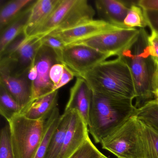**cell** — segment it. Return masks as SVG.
I'll return each mask as SVG.
<instances>
[{
	"instance_id": "obj_1",
	"label": "cell",
	"mask_w": 158,
	"mask_h": 158,
	"mask_svg": "<svg viewBox=\"0 0 158 158\" xmlns=\"http://www.w3.org/2000/svg\"><path fill=\"white\" fill-rule=\"evenodd\" d=\"M148 36L144 28H140L138 36L118 56L130 69L135 89L137 109L156 100L153 85L158 66L151 54Z\"/></svg>"
},
{
	"instance_id": "obj_2",
	"label": "cell",
	"mask_w": 158,
	"mask_h": 158,
	"mask_svg": "<svg viewBox=\"0 0 158 158\" xmlns=\"http://www.w3.org/2000/svg\"><path fill=\"white\" fill-rule=\"evenodd\" d=\"M93 92L89 132L97 143L120 127L135 113L133 100L119 98Z\"/></svg>"
},
{
	"instance_id": "obj_3",
	"label": "cell",
	"mask_w": 158,
	"mask_h": 158,
	"mask_svg": "<svg viewBox=\"0 0 158 158\" xmlns=\"http://www.w3.org/2000/svg\"><path fill=\"white\" fill-rule=\"evenodd\" d=\"M80 77L86 81L93 92L119 98H135V89L130 69L119 57L102 62Z\"/></svg>"
},
{
	"instance_id": "obj_4",
	"label": "cell",
	"mask_w": 158,
	"mask_h": 158,
	"mask_svg": "<svg viewBox=\"0 0 158 158\" xmlns=\"http://www.w3.org/2000/svg\"><path fill=\"white\" fill-rule=\"evenodd\" d=\"M50 115L40 120H33L19 114L8 123L15 158H35L44 137Z\"/></svg>"
},
{
	"instance_id": "obj_5",
	"label": "cell",
	"mask_w": 158,
	"mask_h": 158,
	"mask_svg": "<svg viewBox=\"0 0 158 158\" xmlns=\"http://www.w3.org/2000/svg\"><path fill=\"white\" fill-rule=\"evenodd\" d=\"M95 11L87 0H61L46 22L29 37L42 38L92 20Z\"/></svg>"
},
{
	"instance_id": "obj_6",
	"label": "cell",
	"mask_w": 158,
	"mask_h": 158,
	"mask_svg": "<svg viewBox=\"0 0 158 158\" xmlns=\"http://www.w3.org/2000/svg\"><path fill=\"white\" fill-rule=\"evenodd\" d=\"M42 46L41 38L20 35L0 54V72L15 77L26 73L35 64Z\"/></svg>"
},
{
	"instance_id": "obj_7",
	"label": "cell",
	"mask_w": 158,
	"mask_h": 158,
	"mask_svg": "<svg viewBox=\"0 0 158 158\" xmlns=\"http://www.w3.org/2000/svg\"><path fill=\"white\" fill-rule=\"evenodd\" d=\"M102 147L118 158H143L139 124L133 116L107 136Z\"/></svg>"
},
{
	"instance_id": "obj_8",
	"label": "cell",
	"mask_w": 158,
	"mask_h": 158,
	"mask_svg": "<svg viewBox=\"0 0 158 158\" xmlns=\"http://www.w3.org/2000/svg\"><path fill=\"white\" fill-rule=\"evenodd\" d=\"M111 56L90 47L70 45L64 47L58 58L60 64L68 67L76 77H80Z\"/></svg>"
},
{
	"instance_id": "obj_9",
	"label": "cell",
	"mask_w": 158,
	"mask_h": 158,
	"mask_svg": "<svg viewBox=\"0 0 158 158\" xmlns=\"http://www.w3.org/2000/svg\"><path fill=\"white\" fill-rule=\"evenodd\" d=\"M139 31V28H119L68 45L86 46L112 56H118L138 36Z\"/></svg>"
},
{
	"instance_id": "obj_10",
	"label": "cell",
	"mask_w": 158,
	"mask_h": 158,
	"mask_svg": "<svg viewBox=\"0 0 158 158\" xmlns=\"http://www.w3.org/2000/svg\"><path fill=\"white\" fill-rule=\"evenodd\" d=\"M57 63H60L55 51L48 47L42 46L35 60L37 77L31 84V102L53 92L54 85L50 78V71L51 67Z\"/></svg>"
},
{
	"instance_id": "obj_11",
	"label": "cell",
	"mask_w": 158,
	"mask_h": 158,
	"mask_svg": "<svg viewBox=\"0 0 158 158\" xmlns=\"http://www.w3.org/2000/svg\"><path fill=\"white\" fill-rule=\"evenodd\" d=\"M119 28L121 27L102 20L92 19L65 30L53 32L49 35L60 40L66 46Z\"/></svg>"
},
{
	"instance_id": "obj_12",
	"label": "cell",
	"mask_w": 158,
	"mask_h": 158,
	"mask_svg": "<svg viewBox=\"0 0 158 158\" xmlns=\"http://www.w3.org/2000/svg\"><path fill=\"white\" fill-rule=\"evenodd\" d=\"M88 127L76 110L71 111V118L59 158H69L85 143L89 135Z\"/></svg>"
},
{
	"instance_id": "obj_13",
	"label": "cell",
	"mask_w": 158,
	"mask_h": 158,
	"mask_svg": "<svg viewBox=\"0 0 158 158\" xmlns=\"http://www.w3.org/2000/svg\"><path fill=\"white\" fill-rule=\"evenodd\" d=\"M92 97L93 92L87 83L83 78L77 77L74 85L70 89L69 100L64 111L76 110L88 127Z\"/></svg>"
},
{
	"instance_id": "obj_14",
	"label": "cell",
	"mask_w": 158,
	"mask_h": 158,
	"mask_svg": "<svg viewBox=\"0 0 158 158\" xmlns=\"http://www.w3.org/2000/svg\"><path fill=\"white\" fill-rule=\"evenodd\" d=\"M27 73L21 76L15 77L8 73L0 72V85L17 102L21 112L28 106L32 99V83L27 77Z\"/></svg>"
},
{
	"instance_id": "obj_15",
	"label": "cell",
	"mask_w": 158,
	"mask_h": 158,
	"mask_svg": "<svg viewBox=\"0 0 158 158\" xmlns=\"http://www.w3.org/2000/svg\"><path fill=\"white\" fill-rule=\"evenodd\" d=\"M132 4L129 5L125 2L117 0H96L95 1L99 20L121 28H127L124 25V21Z\"/></svg>"
},
{
	"instance_id": "obj_16",
	"label": "cell",
	"mask_w": 158,
	"mask_h": 158,
	"mask_svg": "<svg viewBox=\"0 0 158 158\" xmlns=\"http://www.w3.org/2000/svg\"><path fill=\"white\" fill-rule=\"evenodd\" d=\"M61 0H38L31 6L28 22L24 30V35L29 37L38 29L50 16Z\"/></svg>"
},
{
	"instance_id": "obj_17",
	"label": "cell",
	"mask_w": 158,
	"mask_h": 158,
	"mask_svg": "<svg viewBox=\"0 0 158 158\" xmlns=\"http://www.w3.org/2000/svg\"><path fill=\"white\" fill-rule=\"evenodd\" d=\"M58 90L51 92L30 102L20 114L33 120H40L49 116L58 107Z\"/></svg>"
},
{
	"instance_id": "obj_18",
	"label": "cell",
	"mask_w": 158,
	"mask_h": 158,
	"mask_svg": "<svg viewBox=\"0 0 158 158\" xmlns=\"http://www.w3.org/2000/svg\"><path fill=\"white\" fill-rule=\"evenodd\" d=\"M32 3L26 7L10 23L0 32V54L16 38L24 34L25 27L30 16Z\"/></svg>"
},
{
	"instance_id": "obj_19",
	"label": "cell",
	"mask_w": 158,
	"mask_h": 158,
	"mask_svg": "<svg viewBox=\"0 0 158 158\" xmlns=\"http://www.w3.org/2000/svg\"><path fill=\"white\" fill-rule=\"evenodd\" d=\"M71 118V111H64L61 115L60 123L52 138L43 158H59Z\"/></svg>"
},
{
	"instance_id": "obj_20",
	"label": "cell",
	"mask_w": 158,
	"mask_h": 158,
	"mask_svg": "<svg viewBox=\"0 0 158 158\" xmlns=\"http://www.w3.org/2000/svg\"><path fill=\"white\" fill-rule=\"evenodd\" d=\"M34 1V0H11L2 5L0 10V32Z\"/></svg>"
},
{
	"instance_id": "obj_21",
	"label": "cell",
	"mask_w": 158,
	"mask_h": 158,
	"mask_svg": "<svg viewBox=\"0 0 158 158\" xmlns=\"http://www.w3.org/2000/svg\"><path fill=\"white\" fill-rule=\"evenodd\" d=\"M138 121L140 130L143 158H158V133Z\"/></svg>"
},
{
	"instance_id": "obj_22",
	"label": "cell",
	"mask_w": 158,
	"mask_h": 158,
	"mask_svg": "<svg viewBox=\"0 0 158 158\" xmlns=\"http://www.w3.org/2000/svg\"><path fill=\"white\" fill-rule=\"evenodd\" d=\"M134 116L158 133V101H151L137 109Z\"/></svg>"
},
{
	"instance_id": "obj_23",
	"label": "cell",
	"mask_w": 158,
	"mask_h": 158,
	"mask_svg": "<svg viewBox=\"0 0 158 158\" xmlns=\"http://www.w3.org/2000/svg\"><path fill=\"white\" fill-rule=\"evenodd\" d=\"M58 107L55 108L47 120L46 131L34 158H43L52 136L60 123L61 118Z\"/></svg>"
},
{
	"instance_id": "obj_24",
	"label": "cell",
	"mask_w": 158,
	"mask_h": 158,
	"mask_svg": "<svg viewBox=\"0 0 158 158\" xmlns=\"http://www.w3.org/2000/svg\"><path fill=\"white\" fill-rule=\"evenodd\" d=\"M21 110L14 98L0 85V114L9 123L15 115L20 114Z\"/></svg>"
},
{
	"instance_id": "obj_25",
	"label": "cell",
	"mask_w": 158,
	"mask_h": 158,
	"mask_svg": "<svg viewBox=\"0 0 158 158\" xmlns=\"http://www.w3.org/2000/svg\"><path fill=\"white\" fill-rule=\"evenodd\" d=\"M127 28H144L148 26L144 12L137 3H133L129 8L127 15L124 21Z\"/></svg>"
},
{
	"instance_id": "obj_26",
	"label": "cell",
	"mask_w": 158,
	"mask_h": 158,
	"mask_svg": "<svg viewBox=\"0 0 158 158\" xmlns=\"http://www.w3.org/2000/svg\"><path fill=\"white\" fill-rule=\"evenodd\" d=\"M0 158H15L11 141L10 125L7 124L0 133Z\"/></svg>"
},
{
	"instance_id": "obj_27",
	"label": "cell",
	"mask_w": 158,
	"mask_h": 158,
	"mask_svg": "<svg viewBox=\"0 0 158 158\" xmlns=\"http://www.w3.org/2000/svg\"><path fill=\"white\" fill-rule=\"evenodd\" d=\"M102 153L92 143L89 137L85 143L69 158H100Z\"/></svg>"
},
{
	"instance_id": "obj_28",
	"label": "cell",
	"mask_w": 158,
	"mask_h": 158,
	"mask_svg": "<svg viewBox=\"0 0 158 158\" xmlns=\"http://www.w3.org/2000/svg\"><path fill=\"white\" fill-rule=\"evenodd\" d=\"M42 45L48 47L55 51L57 56H59L65 47L61 40L50 35H48L41 38Z\"/></svg>"
},
{
	"instance_id": "obj_29",
	"label": "cell",
	"mask_w": 158,
	"mask_h": 158,
	"mask_svg": "<svg viewBox=\"0 0 158 158\" xmlns=\"http://www.w3.org/2000/svg\"><path fill=\"white\" fill-rule=\"evenodd\" d=\"M148 26L151 32L158 34V11L143 10Z\"/></svg>"
},
{
	"instance_id": "obj_30",
	"label": "cell",
	"mask_w": 158,
	"mask_h": 158,
	"mask_svg": "<svg viewBox=\"0 0 158 158\" xmlns=\"http://www.w3.org/2000/svg\"><path fill=\"white\" fill-rule=\"evenodd\" d=\"M151 54L158 66V34L152 32L148 38Z\"/></svg>"
},
{
	"instance_id": "obj_31",
	"label": "cell",
	"mask_w": 158,
	"mask_h": 158,
	"mask_svg": "<svg viewBox=\"0 0 158 158\" xmlns=\"http://www.w3.org/2000/svg\"><path fill=\"white\" fill-rule=\"evenodd\" d=\"M75 75L72 72L68 67L64 65L60 80L57 85L54 86L53 92L59 90V89L61 88L62 87L68 84L70 81L73 79Z\"/></svg>"
},
{
	"instance_id": "obj_32",
	"label": "cell",
	"mask_w": 158,
	"mask_h": 158,
	"mask_svg": "<svg viewBox=\"0 0 158 158\" xmlns=\"http://www.w3.org/2000/svg\"><path fill=\"white\" fill-rule=\"evenodd\" d=\"M64 65L62 64L57 63L54 64L50 71V78L54 86L60 82L62 75Z\"/></svg>"
},
{
	"instance_id": "obj_33",
	"label": "cell",
	"mask_w": 158,
	"mask_h": 158,
	"mask_svg": "<svg viewBox=\"0 0 158 158\" xmlns=\"http://www.w3.org/2000/svg\"><path fill=\"white\" fill-rule=\"evenodd\" d=\"M137 4L143 10L158 11V0H139Z\"/></svg>"
},
{
	"instance_id": "obj_34",
	"label": "cell",
	"mask_w": 158,
	"mask_h": 158,
	"mask_svg": "<svg viewBox=\"0 0 158 158\" xmlns=\"http://www.w3.org/2000/svg\"><path fill=\"white\" fill-rule=\"evenodd\" d=\"M27 76L28 79L31 83L34 82L36 79L37 77V70L36 66L35 64L27 72Z\"/></svg>"
},
{
	"instance_id": "obj_35",
	"label": "cell",
	"mask_w": 158,
	"mask_h": 158,
	"mask_svg": "<svg viewBox=\"0 0 158 158\" xmlns=\"http://www.w3.org/2000/svg\"><path fill=\"white\" fill-rule=\"evenodd\" d=\"M153 89L156 100L158 101V69L154 78Z\"/></svg>"
},
{
	"instance_id": "obj_36",
	"label": "cell",
	"mask_w": 158,
	"mask_h": 158,
	"mask_svg": "<svg viewBox=\"0 0 158 158\" xmlns=\"http://www.w3.org/2000/svg\"><path fill=\"white\" fill-rule=\"evenodd\" d=\"M100 158H109L108 157L105 156V155H103V154H102Z\"/></svg>"
}]
</instances>
